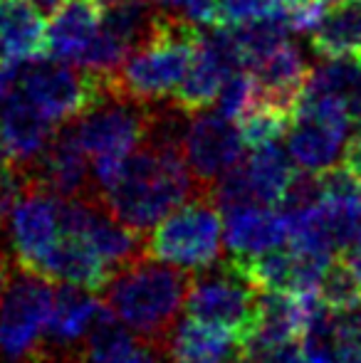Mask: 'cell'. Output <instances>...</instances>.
<instances>
[{
  "label": "cell",
  "mask_w": 361,
  "mask_h": 363,
  "mask_svg": "<svg viewBox=\"0 0 361 363\" xmlns=\"http://www.w3.org/2000/svg\"><path fill=\"white\" fill-rule=\"evenodd\" d=\"M198 193L181 148L141 141L124 158L119 176L96 198L119 223L141 235Z\"/></svg>",
  "instance_id": "6da1fadb"
},
{
  "label": "cell",
  "mask_w": 361,
  "mask_h": 363,
  "mask_svg": "<svg viewBox=\"0 0 361 363\" xmlns=\"http://www.w3.org/2000/svg\"><path fill=\"white\" fill-rule=\"evenodd\" d=\"M191 274L151 259H131L106 282L104 304L119 324L154 344H166L186 301Z\"/></svg>",
  "instance_id": "7a4b0ae2"
},
{
  "label": "cell",
  "mask_w": 361,
  "mask_h": 363,
  "mask_svg": "<svg viewBox=\"0 0 361 363\" xmlns=\"http://www.w3.org/2000/svg\"><path fill=\"white\" fill-rule=\"evenodd\" d=\"M198 40L201 30L186 15L159 10L154 35L136 48L114 74L106 77L109 94L141 104L171 96L188 72Z\"/></svg>",
  "instance_id": "3957f363"
},
{
  "label": "cell",
  "mask_w": 361,
  "mask_h": 363,
  "mask_svg": "<svg viewBox=\"0 0 361 363\" xmlns=\"http://www.w3.org/2000/svg\"><path fill=\"white\" fill-rule=\"evenodd\" d=\"M52 282L13 262L0 279V354L10 363H35L43 356L55 311Z\"/></svg>",
  "instance_id": "277c9868"
},
{
  "label": "cell",
  "mask_w": 361,
  "mask_h": 363,
  "mask_svg": "<svg viewBox=\"0 0 361 363\" xmlns=\"http://www.w3.org/2000/svg\"><path fill=\"white\" fill-rule=\"evenodd\" d=\"M223 216L211 193H198L151 228L144 255L181 272H201L221 259Z\"/></svg>",
  "instance_id": "5b68a950"
},
{
  "label": "cell",
  "mask_w": 361,
  "mask_h": 363,
  "mask_svg": "<svg viewBox=\"0 0 361 363\" xmlns=\"http://www.w3.org/2000/svg\"><path fill=\"white\" fill-rule=\"evenodd\" d=\"M260 287L238 262L218 259L213 267L191 274L186 291V316L238 334L245 341L257 311Z\"/></svg>",
  "instance_id": "8992f818"
},
{
  "label": "cell",
  "mask_w": 361,
  "mask_h": 363,
  "mask_svg": "<svg viewBox=\"0 0 361 363\" xmlns=\"http://www.w3.org/2000/svg\"><path fill=\"white\" fill-rule=\"evenodd\" d=\"M106 77L50 57H35L25 62L18 89L52 121L65 124L109 96Z\"/></svg>",
  "instance_id": "52a82bcc"
},
{
  "label": "cell",
  "mask_w": 361,
  "mask_h": 363,
  "mask_svg": "<svg viewBox=\"0 0 361 363\" xmlns=\"http://www.w3.org/2000/svg\"><path fill=\"white\" fill-rule=\"evenodd\" d=\"M8 240L15 264L40 274L62 240V198L38 186H28L10 208Z\"/></svg>",
  "instance_id": "ba28073f"
},
{
  "label": "cell",
  "mask_w": 361,
  "mask_h": 363,
  "mask_svg": "<svg viewBox=\"0 0 361 363\" xmlns=\"http://www.w3.org/2000/svg\"><path fill=\"white\" fill-rule=\"evenodd\" d=\"M243 151L245 141L240 126L233 124L231 116L206 109L193 111L183 139V158L198 191L211 193L213 186L245 158Z\"/></svg>",
  "instance_id": "9c48e42d"
},
{
  "label": "cell",
  "mask_w": 361,
  "mask_h": 363,
  "mask_svg": "<svg viewBox=\"0 0 361 363\" xmlns=\"http://www.w3.org/2000/svg\"><path fill=\"white\" fill-rule=\"evenodd\" d=\"M146 121H149V104L106 96L74 119V129L91 161L126 158L144 141Z\"/></svg>",
  "instance_id": "30bf717a"
},
{
  "label": "cell",
  "mask_w": 361,
  "mask_h": 363,
  "mask_svg": "<svg viewBox=\"0 0 361 363\" xmlns=\"http://www.w3.org/2000/svg\"><path fill=\"white\" fill-rule=\"evenodd\" d=\"M25 173L30 186L45 188L60 198H82L87 196L89 166L87 151L77 136L74 124L65 121L62 129L55 131L52 141L45 151L28 166H18Z\"/></svg>",
  "instance_id": "8fae6325"
},
{
  "label": "cell",
  "mask_w": 361,
  "mask_h": 363,
  "mask_svg": "<svg viewBox=\"0 0 361 363\" xmlns=\"http://www.w3.org/2000/svg\"><path fill=\"white\" fill-rule=\"evenodd\" d=\"M252 82H255V106H265L277 114L292 119L294 106L299 101L304 84H307L309 67L304 62L297 45L284 40L277 50H272L267 57L248 67Z\"/></svg>",
  "instance_id": "7c38bea8"
},
{
  "label": "cell",
  "mask_w": 361,
  "mask_h": 363,
  "mask_svg": "<svg viewBox=\"0 0 361 363\" xmlns=\"http://www.w3.org/2000/svg\"><path fill=\"white\" fill-rule=\"evenodd\" d=\"M57 121L33 104L23 91H15L0 101V146L13 166L33 163L52 141Z\"/></svg>",
  "instance_id": "4fadbf2b"
},
{
  "label": "cell",
  "mask_w": 361,
  "mask_h": 363,
  "mask_svg": "<svg viewBox=\"0 0 361 363\" xmlns=\"http://www.w3.org/2000/svg\"><path fill=\"white\" fill-rule=\"evenodd\" d=\"M223 242L233 259H252L287 245V223L270 206H235L221 211Z\"/></svg>",
  "instance_id": "5bb4252c"
},
{
  "label": "cell",
  "mask_w": 361,
  "mask_h": 363,
  "mask_svg": "<svg viewBox=\"0 0 361 363\" xmlns=\"http://www.w3.org/2000/svg\"><path fill=\"white\" fill-rule=\"evenodd\" d=\"M349 124L312 114H294L287 129V151L299 171L322 173L342 163L349 141Z\"/></svg>",
  "instance_id": "9a60e30c"
},
{
  "label": "cell",
  "mask_w": 361,
  "mask_h": 363,
  "mask_svg": "<svg viewBox=\"0 0 361 363\" xmlns=\"http://www.w3.org/2000/svg\"><path fill=\"white\" fill-rule=\"evenodd\" d=\"M99 18L101 0H62L50 13V23L45 25L43 57L77 65L99 30Z\"/></svg>",
  "instance_id": "2e32d148"
},
{
  "label": "cell",
  "mask_w": 361,
  "mask_h": 363,
  "mask_svg": "<svg viewBox=\"0 0 361 363\" xmlns=\"http://www.w3.org/2000/svg\"><path fill=\"white\" fill-rule=\"evenodd\" d=\"M164 351L171 363H240L243 339L228 329L186 316L171 329Z\"/></svg>",
  "instance_id": "e0dca14e"
},
{
  "label": "cell",
  "mask_w": 361,
  "mask_h": 363,
  "mask_svg": "<svg viewBox=\"0 0 361 363\" xmlns=\"http://www.w3.org/2000/svg\"><path fill=\"white\" fill-rule=\"evenodd\" d=\"M104 316H109L104 299H96L89 289L60 284L48 329V341L52 344V349L67 351L70 346L87 341V336L99 326Z\"/></svg>",
  "instance_id": "ac0fdd59"
},
{
  "label": "cell",
  "mask_w": 361,
  "mask_h": 363,
  "mask_svg": "<svg viewBox=\"0 0 361 363\" xmlns=\"http://www.w3.org/2000/svg\"><path fill=\"white\" fill-rule=\"evenodd\" d=\"M84 363H171L164 346L146 341L111 316H104L84 341Z\"/></svg>",
  "instance_id": "d6986e66"
},
{
  "label": "cell",
  "mask_w": 361,
  "mask_h": 363,
  "mask_svg": "<svg viewBox=\"0 0 361 363\" xmlns=\"http://www.w3.org/2000/svg\"><path fill=\"white\" fill-rule=\"evenodd\" d=\"M45 18L30 0H0V60L43 57Z\"/></svg>",
  "instance_id": "ffe728a7"
},
{
  "label": "cell",
  "mask_w": 361,
  "mask_h": 363,
  "mask_svg": "<svg viewBox=\"0 0 361 363\" xmlns=\"http://www.w3.org/2000/svg\"><path fill=\"white\" fill-rule=\"evenodd\" d=\"M243 171L250 183L252 198L260 206H279L284 191L294 178V161L277 141L250 148V156L243 158Z\"/></svg>",
  "instance_id": "44dd1931"
},
{
  "label": "cell",
  "mask_w": 361,
  "mask_h": 363,
  "mask_svg": "<svg viewBox=\"0 0 361 363\" xmlns=\"http://www.w3.org/2000/svg\"><path fill=\"white\" fill-rule=\"evenodd\" d=\"M312 50L319 57H359L361 55V0L327 5L312 30Z\"/></svg>",
  "instance_id": "7402d4cb"
},
{
  "label": "cell",
  "mask_w": 361,
  "mask_h": 363,
  "mask_svg": "<svg viewBox=\"0 0 361 363\" xmlns=\"http://www.w3.org/2000/svg\"><path fill=\"white\" fill-rule=\"evenodd\" d=\"M233 33L238 38V45H240V52H243V65L248 69L250 65L267 57L272 50H277L289 38L292 28H289L287 8H277L274 13L265 15V18L235 25Z\"/></svg>",
  "instance_id": "603a6c76"
},
{
  "label": "cell",
  "mask_w": 361,
  "mask_h": 363,
  "mask_svg": "<svg viewBox=\"0 0 361 363\" xmlns=\"http://www.w3.org/2000/svg\"><path fill=\"white\" fill-rule=\"evenodd\" d=\"M289 124H292L289 116L277 114V111L265 109V106H255V104L238 119L243 141H245V146H250V148L277 141L282 134H287Z\"/></svg>",
  "instance_id": "cb8c5ba5"
},
{
  "label": "cell",
  "mask_w": 361,
  "mask_h": 363,
  "mask_svg": "<svg viewBox=\"0 0 361 363\" xmlns=\"http://www.w3.org/2000/svg\"><path fill=\"white\" fill-rule=\"evenodd\" d=\"M317 294L322 296L324 304H327L329 309H334V311L352 309V306L361 304L357 279H354L352 269L347 267V262H344L342 257H337L327 267V272H324Z\"/></svg>",
  "instance_id": "d4e9b609"
},
{
  "label": "cell",
  "mask_w": 361,
  "mask_h": 363,
  "mask_svg": "<svg viewBox=\"0 0 361 363\" xmlns=\"http://www.w3.org/2000/svg\"><path fill=\"white\" fill-rule=\"evenodd\" d=\"M252 99H255V82L248 69H238L223 82L216 96V111H221L223 116H231V119H240L252 106Z\"/></svg>",
  "instance_id": "484cf974"
},
{
  "label": "cell",
  "mask_w": 361,
  "mask_h": 363,
  "mask_svg": "<svg viewBox=\"0 0 361 363\" xmlns=\"http://www.w3.org/2000/svg\"><path fill=\"white\" fill-rule=\"evenodd\" d=\"M277 8H282L277 0H221V5H218V25L235 28V25L265 18Z\"/></svg>",
  "instance_id": "4316f807"
},
{
  "label": "cell",
  "mask_w": 361,
  "mask_h": 363,
  "mask_svg": "<svg viewBox=\"0 0 361 363\" xmlns=\"http://www.w3.org/2000/svg\"><path fill=\"white\" fill-rule=\"evenodd\" d=\"M252 363H337V359L332 354H327V351H319L302 344V341H292V344H284L267 351V354H262L260 359H255Z\"/></svg>",
  "instance_id": "83f0119b"
},
{
  "label": "cell",
  "mask_w": 361,
  "mask_h": 363,
  "mask_svg": "<svg viewBox=\"0 0 361 363\" xmlns=\"http://www.w3.org/2000/svg\"><path fill=\"white\" fill-rule=\"evenodd\" d=\"M218 5L221 0H186L181 13L196 25H218Z\"/></svg>",
  "instance_id": "f1b7e54d"
},
{
  "label": "cell",
  "mask_w": 361,
  "mask_h": 363,
  "mask_svg": "<svg viewBox=\"0 0 361 363\" xmlns=\"http://www.w3.org/2000/svg\"><path fill=\"white\" fill-rule=\"evenodd\" d=\"M25 62L18 60H0V101H5L10 94H15L20 86Z\"/></svg>",
  "instance_id": "f546056e"
},
{
  "label": "cell",
  "mask_w": 361,
  "mask_h": 363,
  "mask_svg": "<svg viewBox=\"0 0 361 363\" xmlns=\"http://www.w3.org/2000/svg\"><path fill=\"white\" fill-rule=\"evenodd\" d=\"M342 166L361 183V136H357L354 141H349L347 148H344Z\"/></svg>",
  "instance_id": "4dcf8cb0"
},
{
  "label": "cell",
  "mask_w": 361,
  "mask_h": 363,
  "mask_svg": "<svg viewBox=\"0 0 361 363\" xmlns=\"http://www.w3.org/2000/svg\"><path fill=\"white\" fill-rule=\"evenodd\" d=\"M339 257H342L344 262H347V267L352 269L354 279H357L359 294H361V245H352V247H347Z\"/></svg>",
  "instance_id": "1f68e13d"
},
{
  "label": "cell",
  "mask_w": 361,
  "mask_h": 363,
  "mask_svg": "<svg viewBox=\"0 0 361 363\" xmlns=\"http://www.w3.org/2000/svg\"><path fill=\"white\" fill-rule=\"evenodd\" d=\"M154 5H159L161 10H171V13H181L183 10V3L186 0H151ZM183 15V13H181Z\"/></svg>",
  "instance_id": "d6a6232c"
},
{
  "label": "cell",
  "mask_w": 361,
  "mask_h": 363,
  "mask_svg": "<svg viewBox=\"0 0 361 363\" xmlns=\"http://www.w3.org/2000/svg\"><path fill=\"white\" fill-rule=\"evenodd\" d=\"M30 3H33L35 8H38L40 13H43V15H45V13L50 15V13H52L55 8H57L60 3H62V0H30Z\"/></svg>",
  "instance_id": "836d02e7"
},
{
  "label": "cell",
  "mask_w": 361,
  "mask_h": 363,
  "mask_svg": "<svg viewBox=\"0 0 361 363\" xmlns=\"http://www.w3.org/2000/svg\"><path fill=\"white\" fill-rule=\"evenodd\" d=\"M282 8H297V5H302V3H309V0H277Z\"/></svg>",
  "instance_id": "e575fe53"
},
{
  "label": "cell",
  "mask_w": 361,
  "mask_h": 363,
  "mask_svg": "<svg viewBox=\"0 0 361 363\" xmlns=\"http://www.w3.org/2000/svg\"><path fill=\"white\" fill-rule=\"evenodd\" d=\"M10 262H13V259H8L3 252H0V279H3V272H5V267H8Z\"/></svg>",
  "instance_id": "d590c367"
},
{
  "label": "cell",
  "mask_w": 361,
  "mask_h": 363,
  "mask_svg": "<svg viewBox=\"0 0 361 363\" xmlns=\"http://www.w3.org/2000/svg\"><path fill=\"white\" fill-rule=\"evenodd\" d=\"M354 245H361V213L357 220V233H354Z\"/></svg>",
  "instance_id": "8d00e7d4"
},
{
  "label": "cell",
  "mask_w": 361,
  "mask_h": 363,
  "mask_svg": "<svg viewBox=\"0 0 361 363\" xmlns=\"http://www.w3.org/2000/svg\"><path fill=\"white\" fill-rule=\"evenodd\" d=\"M5 166H8V163H5ZM0 168H3V163H0Z\"/></svg>",
  "instance_id": "74e56055"
},
{
  "label": "cell",
  "mask_w": 361,
  "mask_h": 363,
  "mask_svg": "<svg viewBox=\"0 0 361 363\" xmlns=\"http://www.w3.org/2000/svg\"><path fill=\"white\" fill-rule=\"evenodd\" d=\"M357 60H359V62H361V55H359V57H357Z\"/></svg>",
  "instance_id": "f35d334b"
}]
</instances>
